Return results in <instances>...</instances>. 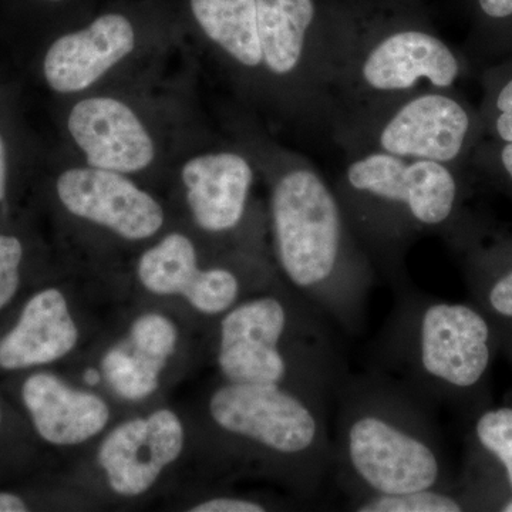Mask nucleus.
<instances>
[{"label":"nucleus","instance_id":"1a4fd4ad","mask_svg":"<svg viewBox=\"0 0 512 512\" xmlns=\"http://www.w3.org/2000/svg\"><path fill=\"white\" fill-rule=\"evenodd\" d=\"M264 69L289 84L319 128L328 130L325 37L315 0H256Z\"/></svg>","mask_w":512,"mask_h":512},{"label":"nucleus","instance_id":"6e6552de","mask_svg":"<svg viewBox=\"0 0 512 512\" xmlns=\"http://www.w3.org/2000/svg\"><path fill=\"white\" fill-rule=\"evenodd\" d=\"M328 131L345 153L377 151L464 171L470 170L471 157L483 140L478 107L457 89L437 87L340 117Z\"/></svg>","mask_w":512,"mask_h":512},{"label":"nucleus","instance_id":"cd10ccee","mask_svg":"<svg viewBox=\"0 0 512 512\" xmlns=\"http://www.w3.org/2000/svg\"><path fill=\"white\" fill-rule=\"evenodd\" d=\"M266 510L268 508L258 501L242 497H228V495L211 498V500L191 508L192 512H264Z\"/></svg>","mask_w":512,"mask_h":512},{"label":"nucleus","instance_id":"473e14b6","mask_svg":"<svg viewBox=\"0 0 512 512\" xmlns=\"http://www.w3.org/2000/svg\"><path fill=\"white\" fill-rule=\"evenodd\" d=\"M0 424H2V410H0Z\"/></svg>","mask_w":512,"mask_h":512},{"label":"nucleus","instance_id":"c85d7f7f","mask_svg":"<svg viewBox=\"0 0 512 512\" xmlns=\"http://www.w3.org/2000/svg\"><path fill=\"white\" fill-rule=\"evenodd\" d=\"M28 505L18 495L0 493V512H25Z\"/></svg>","mask_w":512,"mask_h":512},{"label":"nucleus","instance_id":"9d476101","mask_svg":"<svg viewBox=\"0 0 512 512\" xmlns=\"http://www.w3.org/2000/svg\"><path fill=\"white\" fill-rule=\"evenodd\" d=\"M57 194L76 217L126 239H146L163 227L160 204L116 171L73 168L60 175Z\"/></svg>","mask_w":512,"mask_h":512},{"label":"nucleus","instance_id":"39448f33","mask_svg":"<svg viewBox=\"0 0 512 512\" xmlns=\"http://www.w3.org/2000/svg\"><path fill=\"white\" fill-rule=\"evenodd\" d=\"M217 359L227 382L278 384L328 404L349 373L335 325L299 293L258 296L224 313Z\"/></svg>","mask_w":512,"mask_h":512},{"label":"nucleus","instance_id":"4468645a","mask_svg":"<svg viewBox=\"0 0 512 512\" xmlns=\"http://www.w3.org/2000/svg\"><path fill=\"white\" fill-rule=\"evenodd\" d=\"M67 126L90 167L134 173L154 160L153 140L133 110L119 100L92 97L80 101Z\"/></svg>","mask_w":512,"mask_h":512},{"label":"nucleus","instance_id":"72a5a7b5","mask_svg":"<svg viewBox=\"0 0 512 512\" xmlns=\"http://www.w3.org/2000/svg\"><path fill=\"white\" fill-rule=\"evenodd\" d=\"M510 359L512 360V356L510 357Z\"/></svg>","mask_w":512,"mask_h":512},{"label":"nucleus","instance_id":"5701e85b","mask_svg":"<svg viewBox=\"0 0 512 512\" xmlns=\"http://www.w3.org/2000/svg\"><path fill=\"white\" fill-rule=\"evenodd\" d=\"M359 512H464L473 511L466 495L457 488H427L400 494L369 495L348 501Z\"/></svg>","mask_w":512,"mask_h":512},{"label":"nucleus","instance_id":"ddd939ff","mask_svg":"<svg viewBox=\"0 0 512 512\" xmlns=\"http://www.w3.org/2000/svg\"><path fill=\"white\" fill-rule=\"evenodd\" d=\"M458 256L471 302L497 330L501 352L512 356V231L481 218L447 244Z\"/></svg>","mask_w":512,"mask_h":512},{"label":"nucleus","instance_id":"dca6fc26","mask_svg":"<svg viewBox=\"0 0 512 512\" xmlns=\"http://www.w3.org/2000/svg\"><path fill=\"white\" fill-rule=\"evenodd\" d=\"M251 163L242 154L221 151L202 154L184 165L188 205L204 231L225 234L242 224L254 184Z\"/></svg>","mask_w":512,"mask_h":512},{"label":"nucleus","instance_id":"f257e3e1","mask_svg":"<svg viewBox=\"0 0 512 512\" xmlns=\"http://www.w3.org/2000/svg\"><path fill=\"white\" fill-rule=\"evenodd\" d=\"M333 404L330 473L348 501L458 487L433 407L393 377L348 373Z\"/></svg>","mask_w":512,"mask_h":512},{"label":"nucleus","instance_id":"4be33fe9","mask_svg":"<svg viewBox=\"0 0 512 512\" xmlns=\"http://www.w3.org/2000/svg\"><path fill=\"white\" fill-rule=\"evenodd\" d=\"M483 140L512 143V53L481 69Z\"/></svg>","mask_w":512,"mask_h":512},{"label":"nucleus","instance_id":"aec40b11","mask_svg":"<svg viewBox=\"0 0 512 512\" xmlns=\"http://www.w3.org/2000/svg\"><path fill=\"white\" fill-rule=\"evenodd\" d=\"M198 25L212 42L247 70L264 67L256 0H191Z\"/></svg>","mask_w":512,"mask_h":512},{"label":"nucleus","instance_id":"2f4dec72","mask_svg":"<svg viewBox=\"0 0 512 512\" xmlns=\"http://www.w3.org/2000/svg\"><path fill=\"white\" fill-rule=\"evenodd\" d=\"M500 512H512V495L511 497H508L507 500H504L503 503H501L500 507H498V510Z\"/></svg>","mask_w":512,"mask_h":512},{"label":"nucleus","instance_id":"20e7f679","mask_svg":"<svg viewBox=\"0 0 512 512\" xmlns=\"http://www.w3.org/2000/svg\"><path fill=\"white\" fill-rule=\"evenodd\" d=\"M373 348V369L386 373L431 407L470 419L490 404V380L501 342L473 302H450L400 289Z\"/></svg>","mask_w":512,"mask_h":512},{"label":"nucleus","instance_id":"2eb2a0df","mask_svg":"<svg viewBox=\"0 0 512 512\" xmlns=\"http://www.w3.org/2000/svg\"><path fill=\"white\" fill-rule=\"evenodd\" d=\"M470 421L457 484L473 511H497L512 495V404H488Z\"/></svg>","mask_w":512,"mask_h":512},{"label":"nucleus","instance_id":"412c9836","mask_svg":"<svg viewBox=\"0 0 512 512\" xmlns=\"http://www.w3.org/2000/svg\"><path fill=\"white\" fill-rule=\"evenodd\" d=\"M104 376L114 392L127 400H143L156 392L164 365L126 340L104 356Z\"/></svg>","mask_w":512,"mask_h":512},{"label":"nucleus","instance_id":"f03ea898","mask_svg":"<svg viewBox=\"0 0 512 512\" xmlns=\"http://www.w3.org/2000/svg\"><path fill=\"white\" fill-rule=\"evenodd\" d=\"M467 171L436 161L346 153L333 187L377 275L393 291L412 285L406 256L421 238L457 237L480 218L468 207Z\"/></svg>","mask_w":512,"mask_h":512},{"label":"nucleus","instance_id":"bb28decb","mask_svg":"<svg viewBox=\"0 0 512 512\" xmlns=\"http://www.w3.org/2000/svg\"><path fill=\"white\" fill-rule=\"evenodd\" d=\"M22 258L19 239L0 235V309L5 308L18 292Z\"/></svg>","mask_w":512,"mask_h":512},{"label":"nucleus","instance_id":"b1692460","mask_svg":"<svg viewBox=\"0 0 512 512\" xmlns=\"http://www.w3.org/2000/svg\"><path fill=\"white\" fill-rule=\"evenodd\" d=\"M477 6L483 29L464 55L483 69L512 53V0H477Z\"/></svg>","mask_w":512,"mask_h":512},{"label":"nucleus","instance_id":"a878e982","mask_svg":"<svg viewBox=\"0 0 512 512\" xmlns=\"http://www.w3.org/2000/svg\"><path fill=\"white\" fill-rule=\"evenodd\" d=\"M470 168L512 198V143L481 140L471 157Z\"/></svg>","mask_w":512,"mask_h":512},{"label":"nucleus","instance_id":"7ed1b4c3","mask_svg":"<svg viewBox=\"0 0 512 512\" xmlns=\"http://www.w3.org/2000/svg\"><path fill=\"white\" fill-rule=\"evenodd\" d=\"M276 258L286 281L343 332L365 328L377 272L333 184L305 158H282L271 191Z\"/></svg>","mask_w":512,"mask_h":512},{"label":"nucleus","instance_id":"f8f14e48","mask_svg":"<svg viewBox=\"0 0 512 512\" xmlns=\"http://www.w3.org/2000/svg\"><path fill=\"white\" fill-rule=\"evenodd\" d=\"M138 278L156 295H183L205 315H224L241 302L244 282L231 268L200 269L194 245L184 235L170 234L148 249L138 264Z\"/></svg>","mask_w":512,"mask_h":512},{"label":"nucleus","instance_id":"6ab92c4d","mask_svg":"<svg viewBox=\"0 0 512 512\" xmlns=\"http://www.w3.org/2000/svg\"><path fill=\"white\" fill-rule=\"evenodd\" d=\"M79 330L59 289L33 296L15 328L0 340V367L6 370L47 365L69 355Z\"/></svg>","mask_w":512,"mask_h":512},{"label":"nucleus","instance_id":"9b49d317","mask_svg":"<svg viewBox=\"0 0 512 512\" xmlns=\"http://www.w3.org/2000/svg\"><path fill=\"white\" fill-rule=\"evenodd\" d=\"M184 447V427L171 410L120 424L101 443L99 463L114 493L136 497L156 483Z\"/></svg>","mask_w":512,"mask_h":512},{"label":"nucleus","instance_id":"393cba45","mask_svg":"<svg viewBox=\"0 0 512 512\" xmlns=\"http://www.w3.org/2000/svg\"><path fill=\"white\" fill-rule=\"evenodd\" d=\"M178 332L174 323L160 313H146L133 323L130 340L137 348L143 349L157 362L167 365L177 346Z\"/></svg>","mask_w":512,"mask_h":512},{"label":"nucleus","instance_id":"7c9ffc66","mask_svg":"<svg viewBox=\"0 0 512 512\" xmlns=\"http://www.w3.org/2000/svg\"><path fill=\"white\" fill-rule=\"evenodd\" d=\"M84 382L87 384H97L100 382V373L96 369H87L83 376Z\"/></svg>","mask_w":512,"mask_h":512},{"label":"nucleus","instance_id":"f3484780","mask_svg":"<svg viewBox=\"0 0 512 512\" xmlns=\"http://www.w3.org/2000/svg\"><path fill=\"white\" fill-rule=\"evenodd\" d=\"M136 35L124 16L110 13L89 28L60 37L45 59L47 83L59 93L82 92L133 52Z\"/></svg>","mask_w":512,"mask_h":512},{"label":"nucleus","instance_id":"c756f323","mask_svg":"<svg viewBox=\"0 0 512 512\" xmlns=\"http://www.w3.org/2000/svg\"><path fill=\"white\" fill-rule=\"evenodd\" d=\"M6 188V150L3 144L2 137H0V201L5 197Z\"/></svg>","mask_w":512,"mask_h":512},{"label":"nucleus","instance_id":"a211bd4d","mask_svg":"<svg viewBox=\"0 0 512 512\" xmlns=\"http://www.w3.org/2000/svg\"><path fill=\"white\" fill-rule=\"evenodd\" d=\"M22 396L39 436L56 446L84 443L109 423L110 410L104 400L72 389L50 373L30 376Z\"/></svg>","mask_w":512,"mask_h":512},{"label":"nucleus","instance_id":"423d86ee","mask_svg":"<svg viewBox=\"0 0 512 512\" xmlns=\"http://www.w3.org/2000/svg\"><path fill=\"white\" fill-rule=\"evenodd\" d=\"M328 130L333 121L424 89H457L464 52L414 22L323 23Z\"/></svg>","mask_w":512,"mask_h":512},{"label":"nucleus","instance_id":"0eeeda50","mask_svg":"<svg viewBox=\"0 0 512 512\" xmlns=\"http://www.w3.org/2000/svg\"><path fill=\"white\" fill-rule=\"evenodd\" d=\"M330 404L278 384L227 382L212 393L215 426L268 454L306 497L330 476Z\"/></svg>","mask_w":512,"mask_h":512}]
</instances>
